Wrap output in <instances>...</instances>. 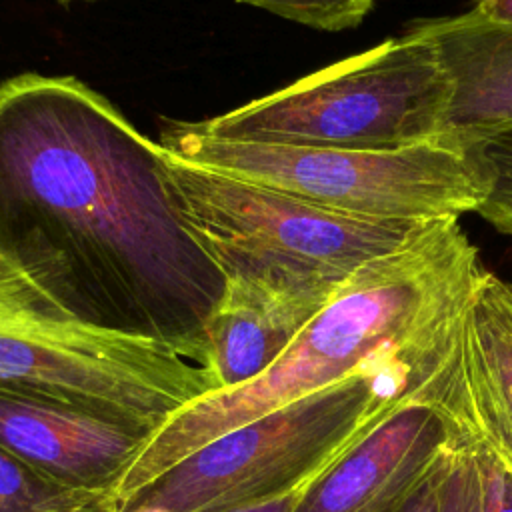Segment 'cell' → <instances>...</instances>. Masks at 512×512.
Listing matches in <instances>:
<instances>
[{
	"label": "cell",
	"mask_w": 512,
	"mask_h": 512,
	"mask_svg": "<svg viewBox=\"0 0 512 512\" xmlns=\"http://www.w3.org/2000/svg\"><path fill=\"white\" fill-rule=\"evenodd\" d=\"M460 316L416 356L354 374L214 438L120 512H228L300 490L430 370Z\"/></svg>",
	"instance_id": "3"
},
{
	"label": "cell",
	"mask_w": 512,
	"mask_h": 512,
	"mask_svg": "<svg viewBox=\"0 0 512 512\" xmlns=\"http://www.w3.org/2000/svg\"><path fill=\"white\" fill-rule=\"evenodd\" d=\"M426 388L512 448V282L484 268Z\"/></svg>",
	"instance_id": "10"
},
{
	"label": "cell",
	"mask_w": 512,
	"mask_h": 512,
	"mask_svg": "<svg viewBox=\"0 0 512 512\" xmlns=\"http://www.w3.org/2000/svg\"><path fill=\"white\" fill-rule=\"evenodd\" d=\"M0 258L76 318L200 366L228 282L176 200L164 148L74 76L0 84Z\"/></svg>",
	"instance_id": "1"
},
{
	"label": "cell",
	"mask_w": 512,
	"mask_h": 512,
	"mask_svg": "<svg viewBox=\"0 0 512 512\" xmlns=\"http://www.w3.org/2000/svg\"><path fill=\"white\" fill-rule=\"evenodd\" d=\"M58 2H62V4H68V2H76V0H58Z\"/></svg>",
	"instance_id": "21"
},
{
	"label": "cell",
	"mask_w": 512,
	"mask_h": 512,
	"mask_svg": "<svg viewBox=\"0 0 512 512\" xmlns=\"http://www.w3.org/2000/svg\"><path fill=\"white\" fill-rule=\"evenodd\" d=\"M270 14L316 30L340 32L356 28L372 10L376 0H238Z\"/></svg>",
	"instance_id": "17"
},
{
	"label": "cell",
	"mask_w": 512,
	"mask_h": 512,
	"mask_svg": "<svg viewBox=\"0 0 512 512\" xmlns=\"http://www.w3.org/2000/svg\"><path fill=\"white\" fill-rule=\"evenodd\" d=\"M448 100L434 44L408 28L194 126L224 140L394 152L438 142Z\"/></svg>",
	"instance_id": "6"
},
{
	"label": "cell",
	"mask_w": 512,
	"mask_h": 512,
	"mask_svg": "<svg viewBox=\"0 0 512 512\" xmlns=\"http://www.w3.org/2000/svg\"><path fill=\"white\" fill-rule=\"evenodd\" d=\"M470 10L484 20L512 26V0H474Z\"/></svg>",
	"instance_id": "19"
},
{
	"label": "cell",
	"mask_w": 512,
	"mask_h": 512,
	"mask_svg": "<svg viewBox=\"0 0 512 512\" xmlns=\"http://www.w3.org/2000/svg\"><path fill=\"white\" fill-rule=\"evenodd\" d=\"M158 144L186 162L378 220H458L476 212L486 196V180L472 158L438 142L352 152L224 140L194 122L168 120Z\"/></svg>",
	"instance_id": "7"
},
{
	"label": "cell",
	"mask_w": 512,
	"mask_h": 512,
	"mask_svg": "<svg viewBox=\"0 0 512 512\" xmlns=\"http://www.w3.org/2000/svg\"><path fill=\"white\" fill-rule=\"evenodd\" d=\"M0 388L152 434L214 382L164 342L76 318L0 258Z\"/></svg>",
	"instance_id": "4"
},
{
	"label": "cell",
	"mask_w": 512,
	"mask_h": 512,
	"mask_svg": "<svg viewBox=\"0 0 512 512\" xmlns=\"http://www.w3.org/2000/svg\"><path fill=\"white\" fill-rule=\"evenodd\" d=\"M460 148L486 180V196L476 214L498 232L512 236V124L490 130Z\"/></svg>",
	"instance_id": "14"
},
{
	"label": "cell",
	"mask_w": 512,
	"mask_h": 512,
	"mask_svg": "<svg viewBox=\"0 0 512 512\" xmlns=\"http://www.w3.org/2000/svg\"><path fill=\"white\" fill-rule=\"evenodd\" d=\"M0 512H118L112 492L54 484L0 448Z\"/></svg>",
	"instance_id": "13"
},
{
	"label": "cell",
	"mask_w": 512,
	"mask_h": 512,
	"mask_svg": "<svg viewBox=\"0 0 512 512\" xmlns=\"http://www.w3.org/2000/svg\"><path fill=\"white\" fill-rule=\"evenodd\" d=\"M436 512H484V482L478 452L460 426L442 472Z\"/></svg>",
	"instance_id": "16"
},
{
	"label": "cell",
	"mask_w": 512,
	"mask_h": 512,
	"mask_svg": "<svg viewBox=\"0 0 512 512\" xmlns=\"http://www.w3.org/2000/svg\"><path fill=\"white\" fill-rule=\"evenodd\" d=\"M296 494H298V490L292 492V494H286L282 498L270 500V502H260V504L228 510V512H292V506L296 502Z\"/></svg>",
	"instance_id": "20"
},
{
	"label": "cell",
	"mask_w": 512,
	"mask_h": 512,
	"mask_svg": "<svg viewBox=\"0 0 512 512\" xmlns=\"http://www.w3.org/2000/svg\"><path fill=\"white\" fill-rule=\"evenodd\" d=\"M430 370L298 490L292 512H402L458 438L456 420L428 394Z\"/></svg>",
	"instance_id": "8"
},
{
	"label": "cell",
	"mask_w": 512,
	"mask_h": 512,
	"mask_svg": "<svg viewBox=\"0 0 512 512\" xmlns=\"http://www.w3.org/2000/svg\"><path fill=\"white\" fill-rule=\"evenodd\" d=\"M326 302L228 278L204 328L202 366L214 390L234 388L262 374Z\"/></svg>",
	"instance_id": "12"
},
{
	"label": "cell",
	"mask_w": 512,
	"mask_h": 512,
	"mask_svg": "<svg viewBox=\"0 0 512 512\" xmlns=\"http://www.w3.org/2000/svg\"><path fill=\"white\" fill-rule=\"evenodd\" d=\"M410 30L434 44L450 80L438 144L460 148L512 124V26L468 10L418 20Z\"/></svg>",
	"instance_id": "11"
},
{
	"label": "cell",
	"mask_w": 512,
	"mask_h": 512,
	"mask_svg": "<svg viewBox=\"0 0 512 512\" xmlns=\"http://www.w3.org/2000/svg\"><path fill=\"white\" fill-rule=\"evenodd\" d=\"M484 266L458 220H434L362 264L256 378L210 390L154 430L114 486L128 504L214 438L354 374L424 352L462 314Z\"/></svg>",
	"instance_id": "2"
},
{
	"label": "cell",
	"mask_w": 512,
	"mask_h": 512,
	"mask_svg": "<svg viewBox=\"0 0 512 512\" xmlns=\"http://www.w3.org/2000/svg\"><path fill=\"white\" fill-rule=\"evenodd\" d=\"M452 450V448H450ZM450 454V452H448ZM448 456L440 464V468L418 488V492L408 500V504L402 508V512H436V500H438V488L442 480V472L446 466Z\"/></svg>",
	"instance_id": "18"
},
{
	"label": "cell",
	"mask_w": 512,
	"mask_h": 512,
	"mask_svg": "<svg viewBox=\"0 0 512 512\" xmlns=\"http://www.w3.org/2000/svg\"><path fill=\"white\" fill-rule=\"evenodd\" d=\"M166 170L186 220L226 278L282 294L328 300L362 264L430 224L332 210L170 152Z\"/></svg>",
	"instance_id": "5"
},
{
	"label": "cell",
	"mask_w": 512,
	"mask_h": 512,
	"mask_svg": "<svg viewBox=\"0 0 512 512\" xmlns=\"http://www.w3.org/2000/svg\"><path fill=\"white\" fill-rule=\"evenodd\" d=\"M446 412L478 452L484 482V512H512V448L478 422L450 410Z\"/></svg>",
	"instance_id": "15"
},
{
	"label": "cell",
	"mask_w": 512,
	"mask_h": 512,
	"mask_svg": "<svg viewBox=\"0 0 512 512\" xmlns=\"http://www.w3.org/2000/svg\"><path fill=\"white\" fill-rule=\"evenodd\" d=\"M148 436L114 418L0 388V448L66 488L112 492Z\"/></svg>",
	"instance_id": "9"
}]
</instances>
